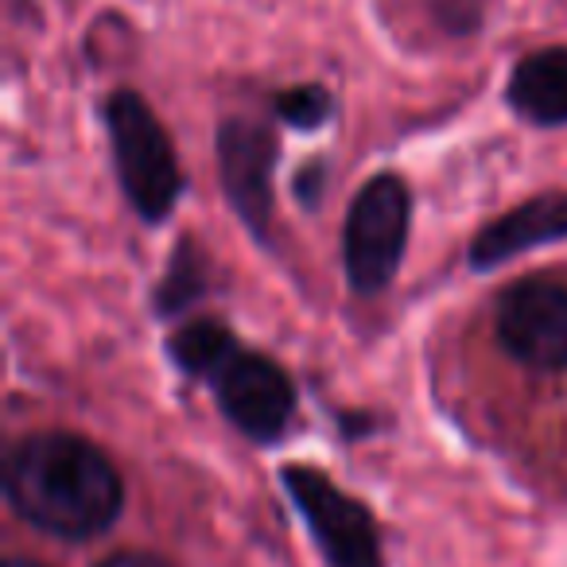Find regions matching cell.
<instances>
[{"label":"cell","mask_w":567,"mask_h":567,"mask_svg":"<svg viewBox=\"0 0 567 567\" xmlns=\"http://www.w3.org/2000/svg\"><path fill=\"white\" fill-rule=\"evenodd\" d=\"M12 513L59 540H94L117 525L125 482L97 443L74 432H32L4 458Z\"/></svg>","instance_id":"1"},{"label":"cell","mask_w":567,"mask_h":567,"mask_svg":"<svg viewBox=\"0 0 567 567\" xmlns=\"http://www.w3.org/2000/svg\"><path fill=\"white\" fill-rule=\"evenodd\" d=\"M102 113L121 190L144 221H164L183 195L172 136L136 90H113Z\"/></svg>","instance_id":"2"},{"label":"cell","mask_w":567,"mask_h":567,"mask_svg":"<svg viewBox=\"0 0 567 567\" xmlns=\"http://www.w3.org/2000/svg\"><path fill=\"white\" fill-rule=\"evenodd\" d=\"M412 229V190L401 175H373L350 203L342 229V265L358 296H378L393 284Z\"/></svg>","instance_id":"3"},{"label":"cell","mask_w":567,"mask_h":567,"mask_svg":"<svg viewBox=\"0 0 567 567\" xmlns=\"http://www.w3.org/2000/svg\"><path fill=\"white\" fill-rule=\"evenodd\" d=\"M280 482L308 520L319 551L331 567H385L381 551V528L373 520L370 505L339 489L316 466L292 463L280 471Z\"/></svg>","instance_id":"4"},{"label":"cell","mask_w":567,"mask_h":567,"mask_svg":"<svg viewBox=\"0 0 567 567\" xmlns=\"http://www.w3.org/2000/svg\"><path fill=\"white\" fill-rule=\"evenodd\" d=\"M494 339L517 365L536 373L567 370V284L528 276L497 296Z\"/></svg>","instance_id":"5"},{"label":"cell","mask_w":567,"mask_h":567,"mask_svg":"<svg viewBox=\"0 0 567 567\" xmlns=\"http://www.w3.org/2000/svg\"><path fill=\"white\" fill-rule=\"evenodd\" d=\"M210 389L221 416L252 443H276L296 416V385L288 370L257 350H237L210 378Z\"/></svg>","instance_id":"6"},{"label":"cell","mask_w":567,"mask_h":567,"mask_svg":"<svg viewBox=\"0 0 567 567\" xmlns=\"http://www.w3.org/2000/svg\"><path fill=\"white\" fill-rule=\"evenodd\" d=\"M218 175L237 218L257 237H268L272 221V167H276V133L265 121L229 117L218 128Z\"/></svg>","instance_id":"7"},{"label":"cell","mask_w":567,"mask_h":567,"mask_svg":"<svg viewBox=\"0 0 567 567\" xmlns=\"http://www.w3.org/2000/svg\"><path fill=\"white\" fill-rule=\"evenodd\" d=\"M567 237V190H548L536 195L528 203L513 206L509 214H502L497 221H489L471 245V265L478 268H497L505 260L520 257L528 249L540 245L564 241Z\"/></svg>","instance_id":"8"},{"label":"cell","mask_w":567,"mask_h":567,"mask_svg":"<svg viewBox=\"0 0 567 567\" xmlns=\"http://www.w3.org/2000/svg\"><path fill=\"white\" fill-rule=\"evenodd\" d=\"M505 102L528 125H567V48H540L520 59L505 86Z\"/></svg>","instance_id":"9"},{"label":"cell","mask_w":567,"mask_h":567,"mask_svg":"<svg viewBox=\"0 0 567 567\" xmlns=\"http://www.w3.org/2000/svg\"><path fill=\"white\" fill-rule=\"evenodd\" d=\"M237 339L226 323L218 319H195V323L179 327V331L167 339V358L179 365V373L198 378L210 385V378L237 354Z\"/></svg>","instance_id":"10"},{"label":"cell","mask_w":567,"mask_h":567,"mask_svg":"<svg viewBox=\"0 0 567 567\" xmlns=\"http://www.w3.org/2000/svg\"><path fill=\"white\" fill-rule=\"evenodd\" d=\"M206 272H210V268H206L198 245L195 241H179V249H175L164 280H159L156 296H152V300H156V308L164 311V316H175V311L190 308V303L206 292Z\"/></svg>","instance_id":"11"},{"label":"cell","mask_w":567,"mask_h":567,"mask_svg":"<svg viewBox=\"0 0 567 567\" xmlns=\"http://www.w3.org/2000/svg\"><path fill=\"white\" fill-rule=\"evenodd\" d=\"M272 113L292 128H319L334 117V97L323 86H288L272 97Z\"/></svg>","instance_id":"12"},{"label":"cell","mask_w":567,"mask_h":567,"mask_svg":"<svg viewBox=\"0 0 567 567\" xmlns=\"http://www.w3.org/2000/svg\"><path fill=\"white\" fill-rule=\"evenodd\" d=\"M296 198L303 206H319V198H323V164L300 167V175H296Z\"/></svg>","instance_id":"13"},{"label":"cell","mask_w":567,"mask_h":567,"mask_svg":"<svg viewBox=\"0 0 567 567\" xmlns=\"http://www.w3.org/2000/svg\"><path fill=\"white\" fill-rule=\"evenodd\" d=\"M97 567H172L164 556H152V551H113Z\"/></svg>","instance_id":"14"},{"label":"cell","mask_w":567,"mask_h":567,"mask_svg":"<svg viewBox=\"0 0 567 567\" xmlns=\"http://www.w3.org/2000/svg\"><path fill=\"white\" fill-rule=\"evenodd\" d=\"M4 567H43V564H35V559H20V556H12V559H4Z\"/></svg>","instance_id":"15"}]
</instances>
